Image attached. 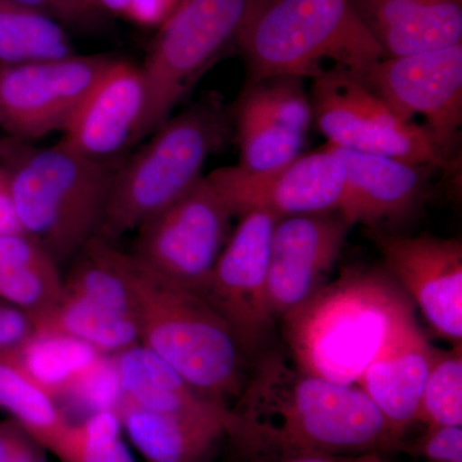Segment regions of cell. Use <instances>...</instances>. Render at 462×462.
Returning a JSON list of instances; mask_svg holds the SVG:
<instances>
[{
	"label": "cell",
	"instance_id": "cell-1",
	"mask_svg": "<svg viewBox=\"0 0 462 462\" xmlns=\"http://www.w3.org/2000/svg\"><path fill=\"white\" fill-rule=\"evenodd\" d=\"M257 360L230 407L227 438L240 461L402 452L406 438L358 385L310 375L278 352Z\"/></svg>",
	"mask_w": 462,
	"mask_h": 462
},
{
	"label": "cell",
	"instance_id": "cell-2",
	"mask_svg": "<svg viewBox=\"0 0 462 462\" xmlns=\"http://www.w3.org/2000/svg\"><path fill=\"white\" fill-rule=\"evenodd\" d=\"M411 314L415 306L387 270L346 267L282 320L298 369L357 385L392 330Z\"/></svg>",
	"mask_w": 462,
	"mask_h": 462
},
{
	"label": "cell",
	"instance_id": "cell-3",
	"mask_svg": "<svg viewBox=\"0 0 462 462\" xmlns=\"http://www.w3.org/2000/svg\"><path fill=\"white\" fill-rule=\"evenodd\" d=\"M236 47L248 83L273 76L315 79L325 62L364 76L385 57L352 0H252Z\"/></svg>",
	"mask_w": 462,
	"mask_h": 462
},
{
	"label": "cell",
	"instance_id": "cell-4",
	"mask_svg": "<svg viewBox=\"0 0 462 462\" xmlns=\"http://www.w3.org/2000/svg\"><path fill=\"white\" fill-rule=\"evenodd\" d=\"M231 123L224 103L211 96L166 120L116 170L94 236L116 245L184 196L203 178L207 160L226 143Z\"/></svg>",
	"mask_w": 462,
	"mask_h": 462
},
{
	"label": "cell",
	"instance_id": "cell-5",
	"mask_svg": "<svg viewBox=\"0 0 462 462\" xmlns=\"http://www.w3.org/2000/svg\"><path fill=\"white\" fill-rule=\"evenodd\" d=\"M132 288L141 345L216 402L227 406L229 398H238L248 358L208 303L149 272L135 257Z\"/></svg>",
	"mask_w": 462,
	"mask_h": 462
},
{
	"label": "cell",
	"instance_id": "cell-6",
	"mask_svg": "<svg viewBox=\"0 0 462 462\" xmlns=\"http://www.w3.org/2000/svg\"><path fill=\"white\" fill-rule=\"evenodd\" d=\"M9 194L23 234L57 263L74 258L97 234L116 170L62 143L23 148L8 160Z\"/></svg>",
	"mask_w": 462,
	"mask_h": 462
},
{
	"label": "cell",
	"instance_id": "cell-7",
	"mask_svg": "<svg viewBox=\"0 0 462 462\" xmlns=\"http://www.w3.org/2000/svg\"><path fill=\"white\" fill-rule=\"evenodd\" d=\"M252 0H181L158 27L144 65L148 109L143 139L171 117L207 69L236 45Z\"/></svg>",
	"mask_w": 462,
	"mask_h": 462
},
{
	"label": "cell",
	"instance_id": "cell-8",
	"mask_svg": "<svg viewBox=\"0 0 462 462\" xmlns=\"http://www.w3.org/2000/svg\"><path fill=\"white\" fill-rule=\"evenodd\" d=\"M312 80L314 123L328 144L418 166L449 167L424 127L401 117L360 75L333 67Z\"/></svg>",
	"mask_w": 462,
	"mask_h": 462
},
{
	"label": "cell",
	"instance_id": "cell-9",
	"mask_svg": "<svg viewBox=\"0 0 462 462\" xmlns=\"http://www.w3.org/2000/svg\"><path fill=\"white\" fill-rule=\"evenodd\" d=\"M233 218L206 176L138 227L132 254L149 272L199 294L230 238Z\"/></svg>",
	"mask_w": 462,
	"mask_h": 462
},
{
	"label": "cell",
	"instance_id": "cell-10",
	"mask_svg": "<svg viewBox=\"0 0 462 462\" xmlns=\"http://www.w3.org/2000/svg\"><path fill=\"white\" fill-rule=\"evenodd\" d=\"M239 218L199 296L226 322L251 360L266 352L275 329L267 275L279 220L263 211L249 212Z\"/></svg>",
	"mask_w": 462,
	"mask_h": 462
},
{
	"label": "cell",
	"instance_id": "cell-11",
	"mask_svg": "<svg viewBox=\"0 0 462 462\" xmlns=\"http://www.w3.org/2000/svg\"><path fill=\"white\" fill-rule=\"evenodd\" d=\"M361 78L404 120L421 117L438 154L451 165L462 126V42L382 58Z\"/></svg>",
	"mask_w": 462,
	"mask_h": 462
},
{
	"label": "cell",
	"instance_id": "cell-12",
	"mask_svg": "<svg viewBox=\"0 0 462 462\" xmlns=\"http://www.w3.org/2000/svg\"><path fill=\"white\" fill-rule=\"evenodd\" d=\"M114 58L0 63V127L16 141L63 132Z\"/></svg>",
	"mask_w": 462,
	"mask_h": 462
},
{
	"label": "cell",
	"instance_id": "cell-13",
	"mask_svg": "<svg viewBox=\"0 0 462 462\" xmlns=\"http://www.w3.org/2000/svg\"><path fill=\"white\" fill-rule=\"evenodd\" d=\"M206 178L233 217L254 211L267 212L278 220L338 212L346 190L345 163L328 144L273 171L251 173L227 166Z\"/></svg>",
	"mask_w": 462,
	"mask_h": 462
},
{
	"label": "cell",
	"instance_id": "cell-14",
	"mask_svg": "<svg viewBox=\"0 0 462 462\" xmlns=\"http://www.w3.org/2000/svg\"><path fill=\"white\" fill-rule=\"evenodd\" d=\"M385 270L438 337L462 343V243L433 236L367 230Z\"/></svg>",
	"mask_w": 462,
	"mask_h": 462
},
{
	"label": "cell",
	"instance_id": "cell-15",
	"mask_svg": "<svg viewBox=\"0 0 462 462\" xmlns=\"http://www.w3.org/2000/svg\"><path fill=\"white\" fill-rule=\"evenodd\" d=\"M349 229L338 212L278 221L267 275L270 309L275 320L305 303L329 282Z\"/></svg>",
	"mask_w": 462,
	"mask_h": 462
},
{
	"label": "cell",
	"instance_id": "cell-16",
	"mask_svg": "<svg viewBox=\"0 0 462 462\" xmlns=\"http://www.w3.org/2000/svg\"><path fill=\"white\" fill-rule=\"evenodd\" d=\"M148 87L142 66L114 58L63 130L67 148L109 162L143 141Z\"/></svg>",
	"mask_w": 462,
	"mask_h": 462
},
{
	"label": "cell",
	"instance_id": "cell-17",
	"mask_svg": "<svg viewBox=\"0 0 462 462\" xmlns=\"http://www.w3.org/2000/svg\"><path fill=\"white\" fill-rule=\"evenodd\" d=\"M345 163L346 190L338 214L367 230L393 233L409 223L424 202L431 167L328 144Z\"/></svg>",
	"mask_w": 462,
	"mask_h": 462
},
{
	"label": "cell",
	"instance_id": "cell-18",
	"mask_svg": "<svg viewBox=\"0 0 462 462\" xmlns=\"http://www.w3.org/2000/svg\"><path fill=\"white\" fill-rule=\"evenodd\" d=\"M434 352L415 314L409 315L392 330L358 380V387L402 438L418 422Z\"/></svg>",
	"mask_w": 462,
	"mask_h": 462
},
{
	"label": "cell",
	"instance_id": "cell-19",
	"mask_svg": "<svg viewBox=\"0 0 462 462\" xmlns=\"http://www.w3.org/2000/svg\"><path fill=\"white\" fill-rule=\"evenodd\" d=\"M385 57L409 56L462 42V0H352Z\"/></svg>",
	"mask_w": 462,
	"mask_h": 462
},
{
	"label": "cell",
	"instance_id": "cell-20",
	"mask_svg": "<svg viewBox=\"0 0 462 462\" xmlns=\"http://www.w3.org/2000/svg\"><path fill=\"white\" fill-rule=\"evenodd\" d=\"M117 412L148 462H208L231 430L224 419L149 411L126 398Z\"/></svg>",
	"mask_w": 462,
	"mask_h": 462
},
{
	"label": "cell",
	"instance_id": "cell-21",
	"mask_svg": "<svg viewBox=\"0 0 462 462\" xmlns=\"http://www.w3.org/2000/svg\"><path fill=\"white\" fill-rule=\"evenodd\" d=\"M114 361L123 396L136 406L154 412L224 419L233 427L229 406L191 387L180 374L141 343L114 355Z\"/></svg>",
	"mask_w": 462,
	"mask_h": 462
},
{
	"label": "cell",
	"instance_id": "cell-22",
	"mask_svg": "<svg viewBox=\"0 0 462 462\" xmlns=\"http://www.w3.org/2000/svg\"><path fill=\"white\" fill-rule=\"evenodd\" d=\"M57 264L26 234L0 236V300L23 310L32 321L42 318L62 297Z\"/></svg>",
	"mask_w": 462,
	"mask_h": 462
},
{
	"label": "cell",
	"instance_id": "cell-23",
	"mask_svg": "<svg viewBox=\"0 0 462 462\" xmlns=\"http://www.w3.org/2000/svg\"><path fill=\"white\" fill-rule=\"evenodd\" d=\"M133 266L132 254L116 248L115 243L93 236L76 254L63 281L62 293L138 321L132 288Z\"/></svg>",
	"mask_w": 462,
	"mask_h": 462
},
{
	"label": "cell",
	"instance_id": "cell-24",
	"mask_svg": "<svg viewBox=\"0 0 462 462\" xmlns=\"http://www.w3.org/2000/svg\"><path fill=\"white\" fill-rule=\"evenodd\" d=\"M36 333L62 334L87 343L103 355H117L141 343L135 319L65 296L38 320Z\"/></svg>",
	"mask_w": 462,
	"mask_h": 462
},
{
	"label": "cell",
	"instance_id": "cell-25",
	"mask_svg": "<svg viewBox=\"0 0 462 462\" xmlns=\"http://www.w3.org/2000/svg\"><path fill=\"white\" fill-rule=\"evenodd\" d=\"M16 356H0V407L51 451L69 421L56 398L23 370Z\"/></svg>",
	"mask_w": 462,
	"mask_h": 462
},
{
	"label": "cell",
	"instance_id": "cell-26",
	"mask_svg": "<svg viewBox=\"0 0 462 462\" xmlns=\"http://www.w3.org/2000/svg\"><path fill=\"white\" fill-rule=\"evenodd\" d=\"M65 27L16 0H0V63L74 56Z\"/></svg>",
	"mask_w": 462,
	"mask_h": 462
},
{
	"label": "cell",
	"instance_id": "cell-27",
	"mask_svg": "<svg viewBox=\"0 0 462 462\" xmlns=\"http://www.w3.org/2000/svg\"><path fill=\"white\" fill-rule=\"evenodd\" d=\"M102 355L71 337L35 331L16 357L23 370L57 398Z\"/></svg>",
	"mask_w": 462,
	"mask_h": 462
},
{
	"label": "cell",
	"instance_id": "cell-28",
	"mask_svg": "<svg viewBox=\"0 0 462 462\" xmlns=\"http://www.w3.org/2000/svg\"><path fill=\"white\" fill-rule=\"evenodd\" d=\"M240 161L238 167L251 173L281 169L302 153L305 135L285 129L245 106L234 114Z\"/></svg>",
	"mask_w": 462,
	"mask_h": 462
},
{
	"label": "cell",
	"instance_id": "cell-29",
	"mask_svg": "<svg viewBox=\"0 0 462 462\" xmlns=\"http://www.w3.org/2000/svg\"><path fill=\"white\" fill-rule=\"evenodd\" d=\"M118 412L100 411L63 431L51 449L62 462H135L121 438Z\"/></svg>",
	"mask_w": 462,
	"mask_h": 462
},
{
	"label": "cell",
	"instance_id": "cell-30",
	"mask_svg": "<svg viewBox=\"0 0 462 462\" xmlns=\"http://www.w3.org/2000/svg\"><path fill=\"white\" fill-rule=\"evenodd\" d=\"M302 81L297 76H273L247 84L238 103L285 129L306 135L314 123V112Z\"/></svg>",
	"mask_w": 462,
	"mask_h": 462
},
{
	"label": "cell",
	"instance_id": "cell-31",
	"mask_svg": "<svg viewBox=\"0 0 462 462\" xmlns=\"http://www.w3.org/2000/svg\"><path fill=\"white\" fill-rule=\"evenodd\" d=\"M418 422L430 427H462V351L434 352L422 392Z\"/></svg>",
	"mask_w": 462,
	"mask_h": 462
},
{
	"label": "cell",
	"instance_id": "cell-32",
	"mask_svg": "<svg viewBox=\"0 0 462 462\" xmlns=\"http://www.w3.org/2000/svg\"><path fill=\"white\" fill-rule=\"evenodd\" d=\"M58 397L65 398L76 409L89 412L88 416L108 410L117 412L124 396L114 356L111 358L100 356Z\"/></svg>",
	"mask_w": 462,
	"mask_h": 462
},
{
	"label": "cell",
	"instance_id": "cell-33",
	"mask_svg": "<svg viewBox=\"0 0 462 462\" xmlns=\"http://www.w3.org/2000/svg\"><path fill=\"white\" fill-rule=\"evenodd\" d=\"M402 452L427 462H462V427L427 428L422 436L406 440Z\"/></svg>",
	"mask_w": 462,
	"mask_h": 462
},
{
	"label": "cell",
	"instance_id": "cell-34",
	"mask_svg": "<svg viewBox=\"0 0 462 462\" xmlns=\"http://www.w3.org/2000/svg\"><path fill=\"white\" fill-rule=\"evenodd\" d=\"M35 334L30 315L0 300V356H16Z\"/></svg>",
	"mask_w": 462,
	"mask_h": 462
},
{
	"label": "cell",
	"instance_id": "cell-35",
	"mask_svg": "<svg viewBox=\"0 0 462 462\" xmlns=\"http://www.w3.org/2000/svg\"><path fill=\"white\" fill-rule=\"evenodd\" d=\"M39 446L17 421L0 424V462H45Z\"/></svg>",
	"mask_w": 462,
	"mask_h": 462
},
{
	"label": "cell",
	"instance_id": "cell-36",
	"mask_svg": "<svg viewBox=\"0 0 462 462\" xmlns=\"http://www.w3.org/2000/svg\"><path fill=\"white\" fill-rule=\"evenodd\" d=\"M21 5L41 12L65 26H85L96 20V14L81 0H16Z\"/></svg>",
	"mask_w": 462,
	"mask_h": 462
},
{
	"label": "cell",
	"instance_id": "cell-37",
	"mask_svg": "<svg viewBox=\"0 0 462 462\" xmlns=\"http://www.w3.org/2000/svg\"><path fill=\"white\" fill-rule=\"evenodd\" d=\"M181 0H130L126 20L144 29H158L171 16Z\"/></svg>",
	"mask_w": 462,
	"mask_h": 462
},
{
	"label": "cell",
	"instance_id": "cell-38",
	"mask_svg": "<svg viewBox=\"0 0 462 462\" xmlns=\"http://www.w3.org/2000/svg\"><path fill=\"white\" fill-rule=\"evenodd\" d=\"M14 234H23V231L9 194L8 167L0 165V236Z\"/></svg>",
	"mask_w": 462,
	"mask_h": 462
},
{
	"label": "cell",
	"instance_id": "cell-39",
	"mask_svg": "<svg viewBox=\"0 0 462 462\" xmlns=\"http://www.w3.org/2000/svg\"><path fill=\"white\" fill-rule=\"evenodd\" d=\"M276 462H388L385 455H327V456H302V457L288 458Z\"/></svg>",
	"mask_w": 462,
	"mask_h": 462
},
{
	"label": "cell",
	"instance_id": "cell-40",
	"mask_svg": "<svg viewBox=\"0 0 462 462\" xmlns=\"http://www.w3.org/2000/svg\"><path fill=\"white\" fill-rule=\"evenodd\" d=\"M81 2L97 17L99 14H111V16L125 18L130 0H81Z\"/></svg>",
	"mask_w": 462,
	"mask_h": 462
},
{
	"label": "cell",
	"instance_id": "cell-41",
	"mask_svg": "<svg viewBox=\"0 0 462 462\" xmlns=\"http://www.w3.org/2000/svg\"><path fill=\"white\" fill-rule=\"evenodd\" d=\"M20 143L16 139H12V141L0 139V160L8 161L9 158L14 157L17 153L18 149L23 147V144H20Z\"/></svg>",
	"mask_w": 462,
	"mask_h": 462
}]
</instances>
